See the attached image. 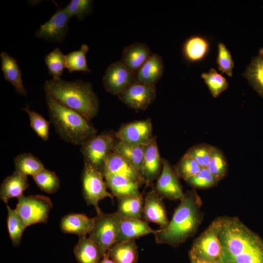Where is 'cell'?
<instances>
[{"label": "cell", "mask_w": 263, "mask_h": 263, "mask_svg": "<svg viewBox=\"0 0 263 263\" xmlns=\"http://www.w3.org/2000/svg\"><path fill=\"white\" fill-rule=\"evenodd\" d=\"M221 227V218L218 217L194 240L189 252L199 260L218 263L222 252L219 238Z\"/></svg>", "instance_id": "obj_5"}, {"label": "cell", "mask_w": 263, "mask_h": 263, "mask_svg": "<svg viewBox=\"0 0 263 263\" xmlns=\"http://www.w3.org/2000/svg\"><path fill=\"white\" fill-rule=\"evenodd\" d=\"M218 263H263V240L238 217L223 216Z\"/></svg>", "instance_id": "obj_1"}, {"label": "cell", "mask_w": 263, "mask_h": 263, "mask_svg": "<svg viewBox=\"0 0 263 263\" xmlns=\"http://www.w3.org/2000/svg\"><path fill=\"white\" fill-rule=\"evenodd\" d=\"M89 50V46L83 44L78 50L71 52L65 55L66 68L69 73L75 71L86 73L91 72L88 67L86 59V54Z\"/></svg>", "instance_id": "obj_33"}, {"label": "cell", "mask_w": 263, "mask_h": 263, "mask_svg": "<svg viewBox=\"0 0 263 263\" xmlns=\"http://www.w3.org/2000/svg\"><path fill=\"white\" fill-rule=\"evenodd\" d=\"M7 225L8 233L14 246H19L27 226L15 209L7 205Z\"/></svg>", "instance_id": "obj_32"}, {"label": "cell", "mask_w": 263, "mask_h": 263, "mask_svg": "<svg viewBox=\"0 0 263 263\" xmlns=\"http://www.w3.org/2000/svg\"><path fill=\"white\" fill-rule=\"evenodd\" d=\"M70 18L65 8H59L47 22L40 26L35 36L52 42H61L68 33Z\"/></svg>", "instance_id": "obj_11"}, {"label": "cell", "mask_w": 263, "mask_h": 263, "mask_svg": "<svg viewBox=\"0 0 263 263\" xmlns=\"http://www.w3.org/2000/svg\"><path fill=\"white\" fill-rule=\"evenodd\" d=\"M213 148L208 144H199L191 148L185 155L195 160L202 168H207Z\"/></svg>", "instance_id": "obj_40"}, {"label": "cell", "mask_w": 263, "mask_h": 263, "mask_svg": "<svg viewBox=\"0 0 263 263\" xmlns=\"http://www.w3.org/2000/svg\"><path fill=\"white\" fill-rule=\"evenodd\" d=\"M161 159L157 145L152 138L147 145L141 173L145 182H150L157 177L160 169Z\"/></svg>", "instance_id": "obj_25"}, {"label": "cell", "mask_w": 263, "mask_h": 263, "mask_svg": "<svg viewBox=\"0 0 263 263\" xmlns=\"http://www.w3.org/2000/svg\"><path fill=\"white\" fill-rule=\"evenodd\" d=\"M114 145V138L109 133H103L92 137L81 146L84 162L102 172L105 161L113 150Z\"/></svg>", "instance_id": "obj_9"}, {"label": "cell", "mask_w": 263, "mask_h": 263, "mask_svg": "<svg viewBox=\"0 0 263 263\" xmlns=\"http://www.w3.org/2000/svg\"><path fill=\"white\" fill-rule=\"evenodd\" d=\"M102 173L123 176L140 185L145 182L141 173L126 158L113 151L108 156Z\"/></svg>", "instance_id": "obj_15"}, {"label": "cell", "mask_w": 263, "mask_h": 263, "mask_svg": "<svg viewBox=\"0 0 263 263\" xmlns=\"http://www.w3.org/2000/svg\"><path fill=\"white\" fill-rule=\"evenodd\" d=\"M156 231L142 219L121 218L117 242L135 240L150 234H154Z\"/></svg>", "instance_id": "obj_19"}, {"label": "cell", "mask_w": 263, "mask_h": 263, "mask_svg": "<svg viewBox=\"0 0 263 263\" xmlns=\"http://www.w3.org/2000/svg\"><path fill=\"white\" fill-rule=\"evenodd\" d=\"M107 254L115 263H137L139 257L135 240L117 242Z\"/></svg>", "instance_id": "obj_26"}, {"label": "cell", "mask_w": 263, "mask_h": 263, "mask_svg": "<svg viewBox=\"0 0 263 263\" xmlns=\"http://www.w3.org/2000/svg\"><path fill=\"white\" fill-rule=\"evenodd\" d=\"M93 2L91 0H71L64 8L71 18L75 16L82 20L91 13Z\"/></svg>", "instance_id": "obj_42"}, {"label": "cell", "mask_w": 263, "mask_h": 263, "mask_svg": "<svg viewBox=\"0 0 263 263\" xmlns=\"http://www.w3.org/2000/svg\"><path fill=\"white\" fill-rule=\"evenodd\" d=\"M0 58L4 78L14 86L17 93L26 96L27 91L23 85L21 72L16 59L5 52L0 53Z\"/></svg>", "instance_id": "obj_24"}, {"label": "cell", "mask_w": 263, "mask_h": 263, "mask_svg": "<svg viewBox=\"0 0 263 263\" xmlns=\"http://www.w3.org/2000/svg\"><path fill=\"white\" fill-rule=\"evenodd\" d=\"M118 96L120 100L130 107L136 110H145L154 100L156 88L154 85L135 81Z\"/></svg>", "instance_id": "obj_12"}, {"label": "cell", "mask_w": 263, "mask_h": 263, "mask_svg": "<svg viewBox=\"0 0 263 263\" xmlns=\"http://www.w3.org/2000/svg\"><path fill=\"white\" fill-rule=\"evenodd\" d=\"M118 200L116 212L122 218L142 219L144 200L141 196H127Z\"/></svg>", "instance_id": "obj_30"}, {"label": "cell", "mask_w": 263, "mask_h": 263, "mask_svg": "<svg viewBox=\"0 0 263 263\" xmlns=\"http://www.w3.org/2000/svg\"><path fill=\"white\" fill-rule=\"evenodd\" d=\"M162 164V170L157 181L155 189L162 198L180 200L184 193L178 177L167 160H163Z\"/></svg>", "instance_id": "obj_13"}, {"label": "cell", "mask_w": 263, "mask_h": 263, "mask_svg": "<svg viewBox=\"0 0 263 263\" xmlns=\"http://www.w3.org/2000/svg\"><path fill=\"white\" fill-rule=\"evenodd\" d=\"M150 120L132 122L122 127L115 133L119 141L134 144H147L152 139Z\"/></svg>", "instance_id": "obj_16"}, {"label": "cell", "mask_w": 263, "mask_h": 263, "mask_svg": "<svg viewBox=\"0 0 263 263\" xmlns=\"http://www.w3.org/2000/svg\"><path fill=\"white\" fill-rule=\"evenodd\" d=\"M28 187L27 176L15 170L1 183L0 198L5 203H7L12 198L19 199L24 196L23 192Z\"/></svg>", "instance_id": "obj_22"}, {"label": "cell", "mask_w": 263, "mask_h": 263, "mask_svg": "<svg viewBox=\"0 0 263 263\" xmlns=\"http://www.w3.org/2000/svg\"><path fill=\"white\" fill-rule=\"evenodd\" d=\"M164 71V61L159 55L152 54L135 74V81L154 85L162 77Z\"/></svg>", "instance_id": "obj_21"}, {"label": "cell", "mask_w": 263, "mask_h": 263, "mask_svg": "<svg viewBox=\"0 0 263 263\" xmlns=\"http://www.w3.org/2000/svg\"><path fill=\"white\" fill-rule=\"evenodd\" d=\"M242 75L253 89L263 98V47L253 57Z\"/></svg>", "instance_id": "obj_28"}, {"label": "cell", "mask_w": 263, "mask_h": 263, "mask_svg": "<svg viewBox=\"0 0 263 263\" xmlns=\"http://www.w3.org/2000/svg\"><path fill=\"white\" fill-rule=\"evenodd\" d=\"M48 73L53 77H60L66 68V57L59 48H55L44 57Z\"/></svg>", "instance_id": "obj_36"}, {"label": "cell", "mask_w": 263, "mask_h": 263, "mask_svg": "<svg viewBox=\"0 0 263 263\" xmlns=\"http://www.w3.org/2000/svg\"><path fill=\"white\" fill-rule=\"evenodd\" d=\"M147 144H134L119 141L114 143L112 151L126 158L141 173Z\"/></svg>", "instance_id": "obj_29"}, {"label": "cell", "mask_w": 263, "mask_h": 263, "mask_svg": "<svg viewBox=\"0 0 263 263\" xmlns=\"http://www.w3.org/2000/svg\"><path fill=\"white\" fill-rule=\"evenodd\" d=\"M38 188L49 194L56 192L59 188L60 182L56 173L44 168L33 177Z\"/></svg>", "instance_id": "obj_34"}, {"label": "cell", "mask_w": 263, "mask_h": 263, "mask_svg": "<svg viewBox=\"0 0 263 263\" xmlns=\"http://www.w3.org/2000/svg\"><path fill=\"white\" fill-rule=\"evenodd\" d=\"M21 109L27 113L30 120V126L36 133L43 141L48 140L49 136L50 122L41 114L31 110L28 106Z\"/></svg>", "instance_id": "obj_37"}, {"label": "cell", "mask_w": 263, "mask_h": 263, "mask_svg": "<svg viewBox=\"0 0 263 263\" xmlns=\"http://www.w3.org/2000/svg\"><path fill=\"white\" fill-rule=\"evenodd\" d=\"M74 253L78 263H99L104 256L94 242L87 236L79 238Z\"/></svg>", "instance_id": "obj_27"}, {"label": "cell", "mask_w": 263, "mask_h": 263, "mask_svg": "<svg viewBox=\"0 0 263 263\" xmlns=\"http://www.w3.org/2000/svg\"><path fill=\"white\" fill-rule=\"evenodd\" d=\"M104 178L100 171L84 162L81 174L83 195L87 204L94 207L96 214L102 211L98 205L100 201L107 197L113 200L114 197L108 191Z\"/></svg>", "instance_id": "obj_7"}, {"label": "cell", "mask_w": 263, "mask_h": 263, "mask_svg": "<svg viewBox=\"0 0 263 263\" xmlns=\"http://www.w3.org/2000/svg\"><path fill=\"white\" fill-rule=\"evenodd\" d=\"M152 54L146 44L134 42L124 48L120 61L135 74Z\"/></svg>", "instance_id": "obj_18"}, {"label": "cell", "mask_w": 263, "mask_h": 263, "mask_svg": "<svg viewBox=\"0 0 263 263\" xmlns=\"http://www.w3.org/2000/svg\"><path fill=\"white\" fill-rule=\"evenodd\" d=\"M48 94L64 106L82 114L87 120L94 117L99 110V101L91 84L80 80L65 81L53 77L44 85Z\"/></svg>", "instance_id": "obj_3"}, {"label": "cell", "mask_w": 263, "mask_h": 263, "mask_svg": "<svg viewBox=\"0 0 263 263\" xmlns=\"http://www.w3.org/2000/svg\"><path fill=\"white\" fill-rule=\"evenodd\" d=\"M216 63L218 69L222 73L230 77L232 76L234 63L230 51L223 42H219L218 44Z\"/></svg>", "instance_id": "obj_41"}, {"label": "cell", "mask_w": 263, "mask_h": 263, "mask_svg": "<svg viewBox=\"0 0 263 263\" xmlns=\"http://www.w3.org/2000/svg\"><path fill=\"white\" fill-rule=\"evenodd\" d=\"M186 182L196 188H207L216 185L219 181L207 168H204Z\"/></svg>", "instance_id": "obj_43"}, {"label": "cell", "mask_w": 263, "mask_h": 263, "mask_svg": "<svg viewBox=\"0 0 263 263\" xmlns=\"http://www.w3.org/2000/svg\"><path fill=\"white\" fill-rule=\"evenodd\" d=\"M211 49L209 40L206 37L195 35L186 39L183 44L182 54L184 59L190 63L204 60Z\"/></svg>", "instance_id": "obj_17"}, {"label": "cell", "mask_w": 263, "mask_h": 263, "mask_svg": "<svg viewBox=\"0 0 263 263\" xmlns=\"http://www.w3.org/2000/svg\"><path fill=\"white\" fill-rule=\"evenodd\" d=\"M189 258L190 263H208V262L199 260V259H197L194 256H193L192 254H191L189 252Z\"/></svg>", "instance_id": "obj_44"}, {"label": "cell", "mask_w": 263, "mask_h": 263, "mask_svg": "<svg viewBox=\"0 0 263 263\" xmlns=\"http://www.w3.org/2000/svg\"><path fill=\"white\" fill-rule=\"evenodd\" d=\"M94 224V218L82 213H70L62 218L60 223L61 231L65 234L87 236L92 231Z\"/></svg>", "instance_id": "obj_20"}, {"label": "cell", "mask_w": 263, "mask_h": 263, "mask_svg": "<svg viewBox=\"0 0 263 263\" xmlns=\"http://www.w3.org/2000/svg\"><path fill=\"white\" fill-rule=\"evenodd\" d=\"M94 219V226L88 237L104 256L117 243L121 217L116 212L107 214L101 211Z\"/></svg>", "instance_id": "obj_6"}, {"label": "cell", "mask_w": 263, "mask_h": 263, "mask_svg": "<svg viewBox=\"0 0 263 263\" xmlns=\"http://www.w3.org/2000/svg\"><path fill=\"white\" fill-rule=\"evenodd\" d=\"M16 171L33 177L45 168L38 157L30 153H22L14 159Z\"/></svg>", "instance_id": "obj_31"}, {"label": "cell", "mask_w": 263, "mask_h": 263, "mask_svg": "<svg viewBox=\"0 0 263 263\" xmlns=\"http://www.w3.org/2000/svg\"><path fill=\"white\" fill-rule=\"evenodd\" d=\"M207 169L218 181L225 177L227 173V164L226 159L222 152L215 147H213Z\"/></svg>", "instance_id": "obj_38"}, {"label": "cell", "mask_w": 263, "mask_h": 263, "mask_svg": "<svg viewBox=\"0 0 263 263\" xmlns=\"http://www.w3.org/2000/svg\"><path fill=\"white\" fill-rule=\"evenodd\" d=\"M99 263H115L107 255V253L104 255Z\"/></svg>", "instance_id": "obj_45"}, {"label": "cell", "mask_w": 263, "mask_h": 263, "mask_svg": "<svg viewBox=\"0 0 263 263\" xmlns=\"http://www.w3.org/2000/svg\"><path fill=\"white\" fill-rule=\"evenodd\" d=\"M108 188L117 199L127 196H141L140 185L125 177L111 174H103Z\"/></svg>", "instance_id": "obj_23"}, {"label": "cell", "mask_w": 263, "mask_h": 263, "mask_svg": "<svg viewBox=\"0 0 263 263\" xmlns=\"http://www.w3.org/2000/svg\"><path fill=\"white\" fill-rule=\"evenodd\" d=\"M103 86L109 93L119 95L135 81V74L120 60L111 63L102 78Z\"/></svg>", "instance_id": "obj_10"}, {"label": "cell", "mask_w": 263, "mask_h": 263, "mask_svg": "<svg viewBox=\"0 0 263 263\" xmlns=\"http://www.w3.org/2000/svg\"><path fill=\"white\" fill-rule=\"evenodd\" d=\"M202 202L194 189L184 193L168 225L154 234L157 244L177 247L193 236L203 220Z\"/></svg>", "instance_id": "obj_2"}, {"label": "cell", "mask_w": 263, "mask_h": 263, "mask_svg": "<svg viewBox=\"0 0 263 263\" xmlns=\"http://www.w3.org/2000/svg\"><path fill=\"white\" fill-rule=\"evenodd\" d=\"M201 77L204 79L211 95L218 97L226 90L228 86L226 79L214 68H211L207 73H203Z\"/></svg>", "instance_id": "obj_35"}, {"label": "cell", "mask_w": 263, "mask_h": 263, "mask_svg": "<svg viewBox=\"0 0 263 263\" xmlns=\"http://www.w3.org/2000/svg\"><path fill=\"white\" fill-rule=\"evenodd\" d=\"M45 97L51 121L62 139L81 146L96 135L95 129L82 114L61 104L48 94Z\"/></svg>", "instance_id": "obj_4"}, {"label": "cell", "mask_w": 263, "mask_h": 263, "mask_svg": "<svg viewBox=\"0 0 263 263\" xmlns=\"http://www.w3.org/2000/svg\"><path fill=\"white\" fill-rule=\"evenodd\" d=\"M156 224L160 229L165 228L169 224L166 208L161 197L155 189L148 192L144 200L142 219Z\"/></svg>", "instance_id": "obj_14"}, {"label": "cell", "mask_w": 263, "mask_h": 263, "mask_svg": "<svg viewBox=\"0 0 263 263\" xmlns=\"http://www.w3.org/2000/svg\"><path fill=\"white\" fill-rule=\"evenodd\" d=\"M53 207L50 199L41 195H24L18 199L15 209L27 226L46 223Z\"/></svg>", "instance_id": "obj_8"}, {"label": "cell", "mask_w": 263, "mask_h": 263, "mask_svg": "<svg viewBox=\"0 0 263 263\" xmlns=\"http://www.w3.org/2000/svg\"><path fill=\"white\" fill-rule=\"evenodd\" d=\"M202 169L195 160L184 155L175 166L174 170L178 177L187 181L199 173Z\"/></svg>", "instance_id": "obj_39"}]
</instances>
